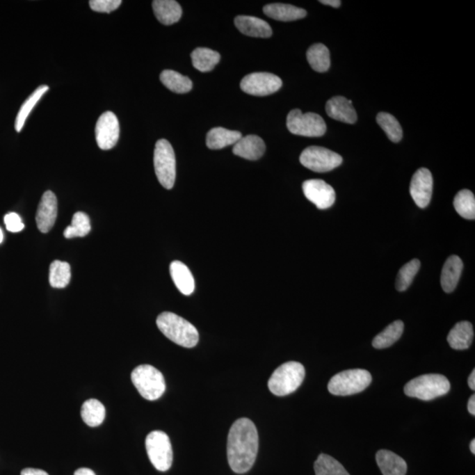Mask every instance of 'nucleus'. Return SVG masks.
<instances>
[{
    "label": "nucleus",
    "mask_w": 475,
    "mask_h": 475,
    "mask_svg": "<svg viewBox=\"0 0 475 475\" xmlns=\"http://www.w3.org/2000/svg\"><path fill=\"white\" fill-rule=\"evenodd\" d=\"M71 277V266L67 262L58 260L52 262L49 267V281L53 288H65Z\"/></svg>",
    "instance_id": "nucleus-31"
},
{
    "label": "nucleus",
    "mask_w": 475,
    "mask_h": 475,
    "mask_svg": "<svg viewBox=\"0 0 475 475\" xmlns=\"http://www.w3.org/2000/svg\"><path fill=\"white\" fill-rule=\"evenodd\" d=\"M376 460L383 475H406L407 474L406 461L393 451H378L376 454Z\"/></svg>",
    "instance_id": "nucleus-20"
},
{
    "label": "nucleus",
    "mask_w": 475,
    "mask_h": 475,
    "mask_svg": "<svg viewBox=\"0 0 475 475\" xmlns=\"http://www.w3.org/2000/svg\"><path fill=\"white\" fill-rule=\"evenodd\" d=\"M302 188L305 198L320 210H325L335 204V189L320 179L305 181Z\"/></svg>",
    "instance_id": "nucleus-13"
},
{
    "label": "nucleus",
    "mask_w": 475,
    "mask_h": 475,
    "mask_svg": "<svg viewBox=\"0 0 475 475\" xmlns=\"http://www.w3.org/2000/svg\"><path fill=\"white\" fill-rule=\"evenodd\" d=\"M156 322L159 330L172 343L184 348H193L198 344L199 334L197 328L177 314L165 312L159 315Z\"/></svg>",
    "instance_id": "nucleus-2"
},
{
    "label": "nucleus",
    "mask_w": 475,
    "mask_h": 475,
    "mask_svg": "<svg viewBox=\"0 0 475 475\" xmlns=\"http://www.w3.org/2000/svg\"><path fill=\"white\" fill-rule=\"evenodd\" d=\"M474 340L473 325L468 321H460L454 325L448 335L447 341L453 350L463 351L471 346Z\"/></svg>",
    "instance_id": "nucleus-22"
},
{
    "label": "nucleus",
    "mask_w": 475,
    "mask_h": 475,
    "mask_svg": "<svg viewBox=\"0 0 475 475\" xmlns=\"http://www.w3.org/2000/svg\"><path fill=\"white\" fill-rule=\"evenodd\" d=\"M287 128L292 134L307 138L322 137L327 131L324 119L315 113L293 109L287 116Z\"/></svg>",
    "instance_id": "nucleus-8"
},
{
    "label": "nucleus",
    "mask_w": 475,
    "mask_h": 475,
    "mask_svg": "<svg viewBox=\"0 0 475 475\" xmlns=\"http://www.w3.org/2000/svg\"><path fill=\"white\" fill-rule=\"evenodd\" d=\"M305 371L303 365L298 362H287L280 365L268 382V388L277 396L289 395L303 383Z\"/></svg>",
    "instance_id": "nucleus-3"
},
{
    "label": "nucleus",
    "mask_w": 475,
    "mask_h": 475,
    "mask_svg": "<svg viewBox=\"0 0 475 475\" xmlns=\"http://www.w3.org/2000/svg\"><path fill=\"white\" fill-rule=\"evenodd\" d=\"M283 82L278 76L268 72H254L245 76L241 82V90L255 96H267L277 92Z\"/></svg>",
    "instance_id": "nucleus-11"
},
{
    "label": "nucleus",
    "mask_w": 475,
    "mask_h": 475,
    "mask_svg": "<svg viewBox=\"0 0 475 475\" xmlns=\"http://www.w3.org/2000/svg\"><path fill=\"white\" fill-rule=\"evenodd\" d=\"M377 122L391 141L398 143L403 138V129L394 116L388 113L381 112L377 115Z\"/></svg>",
    "instance_id": "nucleus-36"
},
{
    "label": "nucleus",
    "mask_w": 475,
    "mask_h": 475,
    "mask_svg": "<svg viewBox=\"0 0 475 475\" xmlns=\"http://www.w3.org/2000/svg\"><path fill=\"white\" fill-rule=\"evenodd\" d=\"M404 330V324L401 321H396L388 325L374 338L373 346L378 350L392 346L401 337Z\"/></svg>",
    "instance_id": "nucleus-30"
},
{
    "label": "nucleus",
    "mask_w": 475,
    "mask_h": 475,
    "mask_svg": "<svg viewBox=\"0 0 475 475\" xmlns=\"http://www.w3.org/2000/svg\"><path fill=\"white\" fill-rule=\"evenodd\" d=\"M106 410L101 401L90 398L86 401L81 408V417L86 424L90 427H97L105 419Z\"/></svg>",
    "instance_id": "nucleus-28"
},
{
    "label": "nucleus",
    "mask_w": 475,
    "mask_h": 475,
    "mask_svg": "<svg viewBox=\"0 0 475 475\" xmlns=\"http://www.w3.org/2000/svg\"><path fill=\"white\" fill-rule=\"evenodd\" d=\"M6 229L11 232H22L25 225L23 224L22 219L15 212L6 214L4 218Z\"/></svg>",
    "instance_id": "nucleus-39"
},
{
    "label": "nucleus",
    "mask_w": 475,
    "mask_h": 475,
    "mask_svg": "<svg viewBox=\"0 0 475 475\" xmlns=\"http://www.w3.org/2000/svg\"><path fill=\"white\" fill-rule=\"evenodd\" d=\"M455 210L461 217L466 219L475 218V198L473 193L468 189H463L458 193L454 198Z\"/></svg>",
    "instance_id": "nucleus-34"
},
{
    "label": "nucleus",
    "mask_w": 475,
    "mask_h": 475,
    "mask_svg": "<svg viewBox=\"0 0 475 475\" xmlns=\"http://www.w3.org/2000/svg\"><path fill=\"white\" fill-rule=\"evenodd\" d=\"M259 436L255 424L241 418L232 425L227 441L229 466L237 474H245L253 467L257 460Z\"/></svg>",
    "instance_id": "nucleus-1"
},
{
    "label": "nucleus",
    "mask_w": 475,
    "mask_h": 475,
    "mask_svg": "<svg viewBox=\"0 0 475 475\" xmlns=\"http://www.w3.org/2000/svg\"><path fill=\"white\" fill-rule=\"evenodd\" d=\"M470 450L472 451V453L475 454V440H472V442H471Z\"/></svg>",
    "instance_id": "nucleus-45"
},
{
    "label": "nucleus",
    "mask_w": 475,
    "mask_h": 475,
    "mask_svg": "<svg viewBox=\"0 0 475 475\" xmlns=\"http://www.w3.org/2000/svg\"><path fill=\"white\" fill-rule=\"evenodd\" d=\"M145 448L156 469L166 472L172 463V448L167 434L161 430L152 431L145 440Z\"/></svg>",
    "instance_id": "nucleus-9"
},
{
    "label": "nucleus",
    "mask_w": 475,
    "mask_h": 475,
    "mask_svg": "<svg viewBox=\"0 0 475 475\" xmlns=\"http://www.w3.org/2000/svg\"><path fill=\"white\" fill-rule=\"evenodd\" d=\"M49 90L48 86H41L36 88V90L33 92V94L29 96L28 99L23 103L21 109L16 118L15 121V129L17 132H21L23 126H24L26 121V118H29V114H31L33 108L35 106L38 104L40 99L42 97V95L45 94L46 92Z\"/></svg>",
    "instance_id": "nucleus-32"
},
{
    "label": "nucleus",
    "mask_w": 475,
    "mask_h": 475,
    "mask_svg": "<svg viewBox=\"0 0 475 475\" xmlns=\"http://www.w3.org/2000/svg\"><path fill=\"white\" fill-rule=\"evenodd\" d=\"M468 385L472 390L475 389V371H472L469 378H468Z\"/></svg>",
    "instance_id": "nucleus-44"
},
{
    "label": "nucleus",
    "mask_w": 475,
    "mask_h": 475,
    "mask_svg": "<svg viewBox=\"0 0 475 475\" xmlns=\"http://www.w3.org/2000/svg\"><path fill=\"white\" fill-rule=\"evenodd\" d=\"M266 145L264 140L258 136L248 135L242 137L234 146L232 152L236 156L248 159L257 161L264 156Z\"/></svg>",
    "instance_id": "nucleus-17"
},
{
    "label": "nucleus",
    "mask_w": 475,
    "mask_h": 475,
    "mask_svg": "<svg viewBox=\"0 0 475 475\" xmlns=\"http://www.w3.org/2000/svg\"><path fill=\"white\" fill-rule=\"evenodd\" d=\"M234 23L242 34L251 38H268L272 35V29L268 23L254 16H237Z\"/></svg>",
    "instance_id": "nucleus-18"
},
{
    "label": "nucleus",
    "mask_w": 475,
    "mask_h": 475,
    "mask_svg": "<svg viewBox=\"0 0 475 475\" xmlns=\"http://www.w3.org/2000/svg\"><path fill=\"white\" fill-rule=\"evenodd\" d=\"M154 15L163 25H172L180 21L182 9L175 0H155L152 2Z\"/></svg>",
    "instance_id": "nucleus-21"
},
{
    "label": "nucleus",
    "mask_w": 475,
    "mask_h": 475,
    "mask_svg": "<svg viewBox=\"0 0 475 475\" xmlns=\"http://www.w3.org/2000/svg\"><path fill=\"white\" fill-rule=\"evenodd\" d=\"M159 79L166 88L175 94H186L192 89L193 84L191 79L172 70L163 71Z\"/></svg>",
    "instance_id": "nucleus-27"
},
{
    "label": "nucleus",
    "mask_w": 475,
    "mask_h": 475,
    "mask_svg": "<svg viewBox=\"0 0 475 475\" xmlns=\"http://www.w3.org/2000/svg\"><path fill=\"white\" fill-rule=\"evenodd\" d=\"M3 240H4V234H3V232L1 230V228H0V244L2 243Z\"/></svg>",
    "instance_id": "nucleus-46"
},
{
    "label": "nucleus",
    "mask_w": 475,
    "mask_h": 475,
    "mask_svg": "<svg viewBox=\"0 0 475 475\" xmlns=\"http://www.w3.org/2000/svg\"><path fill=\"white\" fill-rule=\"evenodd\" d=\"M468 411L471 414L475 415V395H472L468 401L467 405Z\"/></svg>",
    "instance_id": "nucleus-41"
},
{
    "label": "nucleus",
    "mask_w": 475,
    "mask_h": 475,
    "mask_svg": "<svg viewBox=\"0 0 475 475\" xmlns=\"http://www.w3.org/2000/svg\"><path fill=\"white\" fill-rule=\"evenodd\" d=\"M91 231L90 219L84 212L79 211L73 215L72 224L66 227L64 235L66 239L85 237Z\"/></svg>",
    "instance_id": "nucleus-35"
},
{
    "label": "nucleus",
    "mask_w": 475,
    "mask_h": 475,
    "mask_svg": "<svg viewBox=\"0 0 475 475\" xmlns=\"http://www.w3.org/2000/svg\"><path fill=\"white\" fill-rule=\"evenodd\" d=\"M316 475H350L339 461L330 455L322 453L314 463Z\"/></svg>",
    "instance_id": "nucleus-33"
},
{
    "label": "nucleus",
    "mask_w": 475,
    "mask_h": 475,
    "mask_svg": "<svg viewBox=\"0 0 475 475\" xmlns=\"http://www.w3.org/2000/svg\"><path fill=\"white\" fill-rule=\"evenodd\" d=\"M433 175L427 168L418 169L412 177L410 195L418 207L424 209L430 204L433 195Z\"/></svg>",
    "instance_id": "nucleus-14"
},
{
    "label": "nucleus",
    "mask_w": 475,
    "mask_h": 475,
    "mask_svg": "<svg viewBox=\"0 0 475 475\" xmlns=\"http://www.w3.org/2000/svg\"><path fill=\"white\" fill-rule=\"evenodd\" d=\"M373 378L367 370L354 369L335 375L328 383V391L338 396L361 393L371 383Z\"/></svg>",
    "instance_id": "nucleus-6"
},
{
    "label": "nucleus",
    "mask_w": 475,
    "mask_h": 475,
    "mask_svg": "<svg viewBox=\"0 0 475 475\" xmlns=\"http://www.w3.org/2000/svg\"><path fill=\"white\" fill-rule=\"evenodd\" d=\"M321 4L333 6V8H339L341 6L340 0H321Z\"/></svg>",
    "instance_id": "nucleus-42"
},
{
    "label": "nucleus",
    "mask_w": 475,
    "mask_h": 475,
    "mask_svg": "<svg viewBox=\"0 0 475 475\" xmlns=\"http://www.w3.org/2000/svg\"><path fill=\"white\" fill-rule=\"evenodd\" d=\"M325 112L331 118L345 124H353L357 120L352 102L343 96L331 98L325 104Z\"/></svg>",
    "instance_id": "nucleus-16"
},
{
    "label": "nucleus",
    "mask_w": 475,
    "mask_h": 475,
    "mask_svg": "<svg viewBox=\"0 0 475 475\" xmlns=\"http://www.w3.org/2000/svg\"><path fill=\"white\" fill-rule=\"evenodd\" d=\"M170 275L175 287L182 294L189 296L194 292V277L184 262L180 261H172L170 265Z\"/></svg>",
    "instance_id": "nucleus-23"
},
{
    "label": "nucleus",
    "mask_w": 475,
    "mask_h": 475,
    "mask_svg": "<svg viewBox=\"0 0 475 475\" xmlns=\"http://www.w3.org/2000/svg\"><path fill=\"white\" fill-rule=\"evenodd\" d=\"M307 61L312 68L318 72H325L330 67V53L321 43H316L308 49Z\"/></svg>",
    "instance_id": "nucleus-29"
},
{
    "label": "nucleus",
    "mask_w": 475,
    "mask_h": 475,
    "mask_svg": "<svg viewBox=\"0 0 475 475\" xmlns=\"http://www.w3.org/2000/svg\"><path fill=\"white\" fill-rule=\"evenodd\" d=\"M193 66L199 72H208L214 70L220 61V55L208 48H198L191 53Z\"/></svg>",
    "instance_id": "nucleus-26"
},
{
    "label": "nucleus",
    "mask_w": 475,
    "mask_h": 475,
    "mask_svg": "<svg viewBox=\"0 0 475 475\" xmlns=\"http://www.w3.org/2000/svg\"><path fill=\"white\" fill-rule=\"evenodd\" d=\"M120 134V126L118 118L111 111L103 113L98 119L95 127L97 145L102 150H111L116 145Z\"/></svg>",
    "instance_id": "nucleus-12"
},
{
    "label": "nucleus",
    "mask_w": 475,
    "mask_h": 475,
    "mask_svg": "<svg viewBox=\"0 0 475 475\" xmlns=\"http://www.w3.org/2000/svg\"><path fill=\"white\" fill-rule=\"evenodd\" d=\"M122 4L121 0H91L89 5L92 10L98 13H111Z\"/></svg>",
    "instance_id": "nucleus-38"
},
{
    "label": "nucleus",
    "mask_w": 475,
    "mask_h": 475,
    "mask_svg": "<svg viewBox=\"0 0 475 475\" xmlns=\"http://www.w3.org/2000/svg\"><path fill=\"white\" fill-rule=\"evenodd\" d=\"M463 271V261L457 255H451L447 259L442 270V289L447 293H451L456 288Z\"/></svg>",
    "instance_id": "nucleus-19"
},
{
    "label": "nucleus",
    "mask_w": 475,
    "mask_h": 475,
    "mask_svg": "<svg viewBox=\"0 0 475 475\" xmlns=\"http://www.w3.org/2000/svg\"><path fill=\"white\" fill-rule=\"evenodd\" d=\"M74 475H96L95 474V472L89 469V468H79L77 471L75 472Z\"/></svg>",
    "instance_id": "nucleus-43"
},
{
    "label": "nucleus",
    "mask_w": 475,
    "mask_h": 475,
    "mask_svg": "<svg viewBox=\"0 0 475 475\" xmlns=\"http://www.w3.org/2000/svg\"><path fill=\"white\" fill-rule=\"evenodd\" d=\"M58 217V199L52 191H46L36 212V225L40 231L46 234L51 230Z\"/></svg>",
    "instance_id": "nucleus-15"
},
{
    "label": "nucleus",
    "mask_w": 475,
    "mask_h": 475,
    "mask_svg": "<svg viewBox=\"0 0 475 475\" xmlns=\"http://www.w3.org/2000/svg\"><path fill=\"white\" fill-rule=\"evenodd\" d=\"M420 268V261L417 260V259H414V260L408 262L407 264H405L401 268L397 275L396 284H395V287H396L398 291H406L410 287Z\"/></svg>",
    "instance_id": "nucleus-37"
},
{
    "label": "nucleus",
    "mask_w": 475,
    "mask_h": 475,
    "mask_svg": "<svg viewBox=\"0 0 475 475\" xmlns=\"http://www.w3.org/2000/svg\"><path fill=\"white\" fill-rule=\"evenodd\" d=\"M131 381L138 393L147 401H156L166 391L163 374L150 364H141L133 370Z\"/></svg>",
    "instance_id": "nucleus-5"
},
{
    "label": "nucleus",
    "mask_w": 475,
    "mask_h": 475,
    "mask_svg": "<svg viewBox=\"0 0 475 475\" xmlns=\"http://www.w3.org/2000/svg\"><path fill=\"white\" fill-rule=\"evenodd\" d=\"M264 12L268 17L280 22L297 21L307 16V11L305 9L280 3L265 6Z\"/></svg>",
    "instance_id": "nucleus-24"
},
{
    "label": "nucleus",
    "mask_w": 475,
    "mask_h": 475,
    "mask_svg": "<svg viewBox=\"0 0 475 475\" xmlns=\"http://www.w3.org/2000/svg\"><path fill=\"white\" fill-rule=\"evenodd\" d=\"M154 168L159 184L167 189L174 187L176 178V161L174 149L166 139L156 143Z\"/></svg>",
    "instance_id": "nucleus-7"
},
{
    "label": "nucleus",
    "mask_w": 475,
    "mask_h": 475,
    "mask_svg": "<svg viewBox=\"0 0 475 475\" xmlns=\"http://www.w3.org/2000/svg\"><path fill=\"white\" fill-rule=\"evenodd\" d=\"M242 138L241 132L217 127L211 129L206 137V145L211 150H220L227 146L235 145Z\"/></svg>",
    "instance_id": "nucleus-25"
},
{
    "label": "nucleus",
    "mask_w": 475,
    "mask_h": 475,
    "mask_svg": "<svg viewBox=\"0 0 475 475\" xmlns=\"http://www.w3.org/2000/svg\"><path fill=\"white\" fill-rule=\"evenodd\" d=\"M451 389L446 377L441 374H425L414 378L405 385L404 392L408 397L421 401H433L443 396Z\"/></svg>",
    "instance_id": "nucleus-4"
},
{
    "label": "nucleus",
    "mask_w": 475,
    "mask_h": 475,
    "mask_svg": "<svg viewBox=\"0 0 475 475\" xmlns=\"http://www.w3.org/2000/svg\"><path fill=\"white\" fill-rule=\"evenodd\" d=\"M21 475H49L45 471L35 469V468H26L22 471Z\"/></svg>",
    "instance_id": "nucleus-40"
},
{
    "label": "nucleus",
    "mask_w": 475,
    "mask_h": 475,
    "mask_svg": "<svg viewBox=\"0 0 475 475\" xmlns=\"http://www.w3.org/2000/svg\"><path fill=\"white\" fill-rule=\"evenodd\" d=\"M300 161L305 168L316 172H327L337 168L343 163L341 155L320 146H310L305 149Z\"/></svg>",
    "instance_id": "nucleus-10"
}]
</instances>
